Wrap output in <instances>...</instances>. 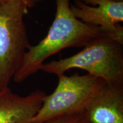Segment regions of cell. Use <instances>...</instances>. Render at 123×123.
<instances>
[{"label": "cell", "instance_id": "6da1fadb", "mask_svg": "<svg viewBox=\"0 0 123 123\" xmlns=\"http://www.w3.org/2000/svg\"><path fill=\"white\" fill-rule=\"evenodd\" d=\"M70 1L55 0L56 13L48 33L38 44L29 47L21 67L13 77L15 83L22 82L34 74L47 58L61 50L69 47H84L100 38L113 39L100 27L75 17L71 10Z\"/></svg>", "mask_w": 123, "mask_h": 123}, {"label": "cell", "instance_id": "7a4b0ae2", "mask_svg": "<svg viewBox=\"0 0 123 123\" xmlns=\"http://www.w3.org/2000/svg\"><path fill=\"white\" fill-rule=\"evenodd\" d=\"M123 44L108 37L92 41L76 54L41 66L40 70L56 76L80 68L109 85H123Z\"/></svg>", "mask_w": 123, "mask_h": 123}, {"label": "cell", "instance_id": "3957f363", "mask_svg": "<svg viewBox=\"0 0 123 123\" xmlns=\"http://www.w3.org/2000/svg\"><path fill=\"white\" fill-rule=\"evenodd\" d=\"M27 12L18 1L0 4V91L9 87L30 46L24 21Z\"/></svg>", "mask_w": 123, "mask_h": 123}, {"label": "cell", "instance_id": "277c9868", "mask_svg": "<svg viewBox=\"0 0 123 123\" xmlns=\"http://www.w3.org/2000/svg\"><path fill=\"white\" fill-rule=\"evenodd\" d=\"M58 83L51 94L46 95L42 105L30 123L55 117L86 111L106 83L90 74L58 76Z\"/></svg>", "mask_w": 123, "mask_h": 123}, {"label": "cell", "instance_id": "5b68a950", "mask_svg": "<svg viewBox=\"0 0 123 123\" xmlns=\"http://www.w3.org/2000/svg\"><path fill=\"white\" fill-rule=\"evenodd\" d=\"M74 16L86 24L100 27L118 42L123 44V1L75 0L70 5Z\"/></svg>", "mask_w": 123, "mask_h": 123}, {"label": "cell", "instance_id": "8992f818", "mask_svg": "<svg viewBox=\"0 0 123 123\" xmlns=\"http://www.w3.org/2000/svg\"><path fill=\"white\" fill-rule=\"evenodd\" d=\"M37 90L20 96L9 87L0 91V123H30L46 96Z\"/></svg>", "mask_w": 123, "mask_h": 123}, {"label": "cell", "instance_id": "52a82bcc", "mask_svg": "<svg viewBox=\"0 0 123 123\" xmlns=\"http://www.w3.org/2000/svg\"><path fill=\"white\" fill-rule=\"evenodd\" d=\"M86 112L90 123H123V85L106 84Z\"/></svg>", "mask_w": 123, "mask_h": 123}, {"label": "cell", "instance_id": "ba28073f", "mask_svg": "<svg viewBox=\"0 0 123 123\" xmlns=\"http://www.w3.org/2000/svg\"><path fill=\"white\" fill-rule=\"evenodd\" d=\"M35 123H90L86 111L55 117L47 120Z\"/></svg>", "mask_w": 123, "mask_h": 123}, {"label": "cell", "instance_id": "9c48e42d", "mask_svg": "<svg viewBox=\"0 0 123 123\" xmlns=\"http://www.w3.org/2000/svg\"><path fill=\"white\" fill-rule=\"evenodd\" d=\"M9 1H18L24 4L27 9L31 8L38 2V0H0V4Z\"/></svg>", "mask_w": 123, "mask_h": 123}, {"label": "cell", "instance_id": "30bf717a", "mask_svg": "<svg viewBox=\"0 0 123 123\" xmlns=\"http://www.w3.org/2000/svg\"><path fill=\"white\" fill-rule=\"evenodd\" d=\"M112 1H117V2H121V1H123V0H112Z\"/></svg>", "mask_w": 123, "mask_h": 123}, {"label": "cell", "instance_id": "8fae6325", "mask_svg": "<svg viewBox=\"0 0 123 123\" xmlns=\"http://www.w3.org/2000/svg\"><path fill=\"white\" fill-rule=\"evenodd\" d=\"M41 1V0H38V2H39V1Z\"/></svg>", "mask_w": 123, "mask_h": 123}]
</instances>
